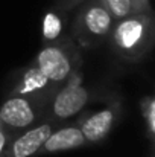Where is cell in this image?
<instances>
[{"mask_svg":"<svg viewBox=\"0 0 155 157\" xmlns=\"http://www.w3.org/2000/svg\"><path fill=\"white\" fill-rule=\"evenodd\" d=\"M11 139H12V133H9V131L0 124V157H5L6 148H8Z\"/></svg>","mask_w":155,"mask_h":157,"instance_id":"cell-13","label":"cell"},{"mask_svg":"<svg viewBox=\"0 0 155 157\" xmlns=\"http://www.w3.org/2000/svg\"><path fill=\"white\" fill-rule=\"evenodd\" d=\"M55 122H41L37 125H32L29 128H26L23 133H20L18 136L12 137L5 157H32L38 153V150L41 148V145L46 142V139L49 137Z\"/></svg>","mask_w":155,"mask_h":157,"instance_id":"cell-7","label":"cell"},{"mask_svg":"<svg viewBox=\"0 0 155 157\" xmlns=\"http://www.w3.org/2000/svg\"><path fill=\"white\" fill-rule=\"evenodd\" d=\"M119 105H108L102 110L90 114L79 124V130L87 144H98L103 140L113 130L117 119Z\"/></svg>","mask_w":155,"mask_h":157,"instance_id":"cell-8","label":"cell"},{"mask_svg":"<svg viewBox=\"0 0 155 157\" xmlns=\"http://www.w3.org/2000/svg\"><path fill=\"white\" fill-rule=\"evenodd\" d=\"M56 90H58V87L52 84L49 78L34 63H31L29 66H26L23 69L18 81L15 82V86L12 87L9 95L24 96V98H29L32 101H37L40 104L46 105L49 104L50 98Z\"/></svg>","mask_w":155,"mask_h":157,"instance_id":"cell-6","label":"cell"},{"mask_svg":"<svg viewBox=\"0 0 155 157\" xmlns=\"http://www.w3.org/2000/svg\"><path fill=\"white\" fill-rule=\"evenodd\" d=\"M113 49L122 59L140 63L152 52L155 23L152 12H135L114 21L111 29Z\"/></svg>","mask_w":155,"mask_h":157,"instance_id":"cell-1","label":"cell"},{"mask_svg":"<svg viewBox=\"0 0 155 157\" xmlns=\"http://www.w3.org/2000/svg\"><path fill=\"white\" fill-rule=\"evenodd\" d=\"M44 104L32 101L24 96L11 95L0 105V124L9 131L26 130L43 116Z\"/></svg>","mask_w":155,"mask_h":157,"instance_id":"cell-5","label":"cell"},{"mask_svg":"<svg viewBox=\"0 0 155 157\" xmlns=\"http://www.w3.org/2000/svg\"><path fill=\"white\" fill-rule=\"evenodd\" d=\"M134 6V14L135 12H152L149 0H131Z\"/></svg>","mask_w":155,"mask_h":157,"instance_id":"cell-14","label":"cell"},{"mask_svg":"<svg viewBox=\"0 0 155 157\" xmlns=\"http://www.w3.org/2000/svg\"><path fill=\"white\" fill-rule=\"evenodd\" d=\"M113 25L114 18L99 0H87L78 12L73 31L79 46L90 49L96 48L109 37Z\"/></svg>","mask_w":155,"mask_h":157,"instance_id":"cell-2","label":"cell"},{"mask_svg":"<svg viewBox=\"0 0 155 157\" xmlns=\"http://www.w3.org/2000/svg\"><path fill=\"white\" fill-rule=\"evenodd\" d=\"M140 110H142V116L145 119L146 124V130H148V136L151 139V142H154L155 137V99L154 96H145L140 102Z\"/></svg>","mask_w":155,"mask_h":157,"instance_id":"cell-12","label":"cell"},{"mask_svg":"<svg viewBox=\"0 0 155 157\" xmlns=\"http://www.w3.org/2000/svg\"><path fill=\"white\" fill-rule=\"evenodd\" d=\"M84 145H87V142L79 130V124L67 125L61 128H53L37 154H52V153H59V151H68V150L81 148Z\"/></svg>","mask_w":155,"mask_h":157,"instance_id":"cell-9","label":"cell"},{"mask_svg":"<svg viewBox=\"0 0 155 157\" xmlns=\"http://www.w3.org/2000/svg\"><path fill=\"white\" fill-rule=\"evenodd\" d=\"M90 92L82 84V75L79 70L73 72L70 78L58 87L49 101V119L53 122H62L79 111H82L90 102Z\"/></svg>","mask_w":155,"mask_h":157,"instance_id":"cell-4","label":"cell"},{"mask_svg":"<svg viewBox=\"0 0 155 157\" xmlns=\"http://www.w3.org/2000/svg\"><path fill=\"white\" fill-rule=\"evenodd\" d=\"M62 35V18L53 12L49 11L43 17V38L47 43H53Z\"/></svg>","mask_w":155,"mask_h":157,"instance_id":"cell-10","label":"cell"},{"mask_svg":"<svg viewBox=\"0 0 155 157\" xmlns=\"http://www.w3.org/2000/svg\"><path fill=\"white\" fill-rule=\"evenodd\" d=\"M70 46H65V40L58 38L56 41L44 46L32 61L56 87L62 86L81 64L79 55L73 56L70 52Z\"/></svg>","mask_w":155,"mask_h":157,"instance_id":"cell-3","label":"cell"},{"mask_svg":"<svg viewBox=\"0 0 155 157\" xmlns=\"http://www.w3.org/2000/svg\"><path fill=\"white\" fill-rule=\"evenodd\" d=\"M101 5L111 14L114 21L122 20L131 14H134V6L131 0H99Z\"/></svg>","mask_w":155,"mask_h":157,"instance_id":"cell-11","label":"cell"}]
</instances>
